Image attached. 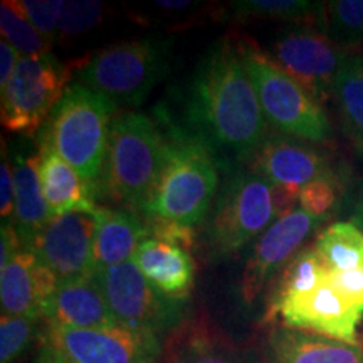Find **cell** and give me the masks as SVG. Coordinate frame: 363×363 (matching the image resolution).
I'll return each mask as SVG.
<instances>
[{"instance_id":"cell-1","label":"cell","mask_w":363,"mask_h":363,"mask_svg":"<svg viewBox=\"0 0 363 363\" xmlns=\"http://www.w3.org/2000/svg\"><path fill=\"white\" fill-rule=\"evenodd\" d=\"M185 123L217 153L252 162L271 133L239 45L220 39L195 67L185 96Z\"/></svg>"},{"instance_id":"cell-2","label":"cell","mask_w":363,"mask_h":363,"mask_svg":"<svg viewBox=\"0 0 363 363\" xmlns=\"http://www.w3.org/2000/svg\"><path fill=\"white\" fill-rule=\"evenodd\" d=\"M165 158L143 214L195 227L206 219L219 194L220 157L194 131L160 115Z\"/></svg>"},{"instance_id":"cell-3","label":"cell","mask_w":363,"mask_h":363,"mask_svg":"<svg viewBox=\"0 0 363 363\" xmlns=\"http://www.w3.org/2000/svg\"><path fill=\"white\" fill-rule=\"evenodd\" d=\"M165 145V135L155 120L136 111L118 115L94 197L145 212L160 175Z\"/></svg>"},{"instance_id":"cell-4","label":"cell","mask_w":363,"mask_h":363,"mask_svg":"<svg viewBox=\"0 0 363 363\" xmlns=\"http://www.w3.org/2000/svg\"><path fill=\"white\" fill-rule=\"evenodd\" d=\"M116 104L86 86L72 83L49 116L40 140L78 172L94 195L106 160Z\"/></svg>"},{"instance_id":"cell-5","label":"cell","mask_w":363,"mask_h":363,"mask_svg":"<svg viewBox=\"0 0 363 363\" xmlns=\"http://www.w3.org/2000/svg\"><path fill=\"white\" fill-rule=\"evenodd\" d=\"M170 45L155 35L108 45L79 67L78 83L116 106H140L169 72Z\"/></svg>"},{"instance_id":"cell-6","label":"cell","mask_w":363,"mask_h":363,"mask_svg":"<svg viewBox=\"0 0 363 363\" xmlns=\"http://www.w3.org/2000/svg\"><path fill=\"white\" fill-rule=\"evenodd\" d=\"M238 45L267 125L289 138L311 143L326 142L331 126L321 103L252 40H242Z\"/></svg>"},{"instance_id":"cell-7","label":"cell","mask_w":363,"mask_h":363,"mask_svg":"<svg viewBox=\"0 0 363 363\" xmlns=\"http://www.w3.org/2000/svg\"><path fill=\"white\" fill-rule=\"evenodd\" d=\"M276 222L272 184L252 170H239L219 189L208 212L203 242L212 259L238 252Z\"/></svg>"},{"instance_id":"cell-8","label":"cell","mask_w":363,"mask_h":363,"mask_svg":"<svg viewBox=\"0 0 363 363\" xmlns=\"http://www.w3.org/2000/svg\"><path fill=\"white\" fill-rule=\"evenodd\" d=\"M94 276L120 325L160 335L184 323L185 299L163 294L145 278L133 259L94 271Z\"/></svg>"},{"instance_id":"cell-9","label":"cell","mask_w":363,"mask_h":363,"mask_svg":"<svg viewBox=\"0 0 363 363\" xmlns=\"http://www.w3.org/2000/svg\"><path fill=\"white\" fill-rule=\"evenodd\" d=\"M69 69L52 54L21 57L2 89V125L12 133L34 135L61 101Z\"/></svg>"},{"instance_id":"cell-10","label":"cell","mask_w":363,"mask_h":363,"mask_svg":"<svg viewBox=\"0 0 363 363\" xmlns=\"http://www.w3.org/2000/svg\"><path fill=\"white\" fill-rule=\"evenodd\" d=\"M44 340L66 363H158L163 352L158 335L120 323L99 328L45 325Z\"/></svg>"},{"instance_id":"cell-11","label":"cell","mask_w":363,"mask_h":363,"mask_svg":"<svg viewBox=\"0 0 363 363\" xmlns=\"http://www.w3.org/2000/svg\"><path fill=\"white\" fill-rule=\"evenodd\" d=\"M267 56L296 79L316 101L323 103L333 89L340 67L350 54L325 33L311 27H299L281 34Z\"/></svg>"},{"instance_id":"cell-12","label":"cell","mask_w":363,"mask_h":363,"mask_svg":"<svg viewBox=\"0 0 363 363\" xmlns=\"http://www.w3.org/2000/svg\"><path fill=\"white\" fill-rule=\"evenodd\" d=\"M279 315L283 326L340 342L358 345L357 331L363 313L340 296L328 283L310 293L293 294L269 306L266 320Z\"/></svg>"},{"instance_id":"cell-13","label":"cell","mask_w":363,"mask_h":363,"mask_svg":"<svg viewBox=\"0 0 363 363\" xmlns=\"http://www.w3.org/2000/svg\"><path fill=\"white\" fill-rule=\"evenodd\" d=\"M96 212L72 211L52 217L30 251L59 281L76 279L94 272Z\"/></svg>"},{"instance_id":"cell-14","label":"cell","mask_w":363,"mask_h":363,"mask_svg":"<svg viewBox=\"0 0 363 363\" xmlns=\"http://www.w3.org/2000/svg\"><path fill=\"white\" fill-rule=\"evenodd\" d=\"M320 220L298 207L291 214L276 220L257 239L242 274V296L246 301L256 299L267 279L278 269H283Z\"/></svg>"},{"instance_id":"cell-15","label":"cell","mask_w":363,"mask_h":363,"mask_svg":"<svg viewBox=\"0 0 363 363\" xmlns=\"http://www.w3.org/2000/svg\"><path fill=\"white\" fill-rule=\"evenodd\" d=\"M57 283L54 272L40 264L33 251L22 249L0 266L2 315L44 320V310Z\"/></svg>"},{"instance_id":"cell-16","label":"cell","mask_w":363,"mask_h":363,"mask_svg":"<svg viewBox=\"0 0 363 363\" xmlns=\"http://www.w3.org/2000/svg\"><path fill=\"white\" fill-rule=\"evenodd\" d=\"M251 170L264 177L272 185L298 189L321 177L333 175L320 152L278 131L267 135L266 142L252 158Z\"/></svg>"},{"instance_id":"cell-17","label":"cell","mask_w":363,"mask_h":363,"mask_svg":"<svg viewBox=\"0 0 363 363\" xmlns=\"http://www.w3.org/2000/svg\"><path fill=\"white\" fill-rule=\"evenodd\" d=\"M44 320L45 325L69 328H99L118 323L94 272L83 278L59 281L44 310Z\"/></svg>"},{"instance_id":"cell-18","label":"cell","mask_w":363,"mask_h":363,"mask_svg":"<svg viewBox=\"0 0 363 363\" xmlns=\"http://www.w3.org/2000/svg\"><path fill=\"white\" fill-rule=\"evenodd\" d=\"M266 363H363V348L279 326L267 337Z\"/></svg>"},{"instance_id":"cell-19","label":"cell","mask_w":363,"mask_h":363,"mask_svg":"<svg viewBox=\"0 0 363 363\" xmlns=\"http://www.w3.org/2000/svg\"><path fill=\"white\" fill-rule=\"evenodd\" d=\"M133 261L145 278L167 296L185 299L192 291L195 264L185 249L148 238L136 247Z\"/></svg>"},{"instance_id":"cell-20","label":"cell","mask_w":363,"mask_h":363,"mask_svg":"<svg viewBox=\"0 0 363 363\" xmlns=\"http://www.w3.org/2000/svg\"><path fill=\"white\" fill-rule=\"evenodd\" d=\"M39 177L43 192L52 217L72 211H94L96 203L89 185L78 172L56 153L51 145L40 140Z\"/></svg>"},{"instance_id":"cell-21","label":"cell","mask_w":363,"mask_h":363,"mask_svg":"<svg viewBox=\"0 0 363 363\" xmlns=\"http://www.w3.org/2000/svg\"><path fill=\"white\" fill-rule=\"evenodd\" d=\"M158 363H249L203 320L184 321L172 331Z\"/></svg>"},{"instance_id":"cell-22","label":"cell","mask_w":363,"mask_h":363,"mask_svg":"<svg viewBox=\"0 0 363 363\" xmlns=\"http://www.w3.org/2000/svg\"><path fill=\"white\" fill-rule=\"evenodd\" d=\"M150 238L148 227L126 211L98 207L94 233V271L133 259L136 247Z\"/></svg>"},{"instance_id":"cell-23","label":"cell","mask_w":363,"mask_h":363,"mask_svg":"<svg viewBox=\"0 0 363 363\" xmlns=\"http://www.w3.org/2000/svg\"><path fill=\"white\" fill-rule=\"evenodd\" d=\"M13 185H16V208L13 227L27 251L52 220L51 211L45 202L39 177L38 157H19L13 163Z\"/></svg>"},{"instance_id":"cell-24","label":"cell","mask_w":363,"mask_h":363,"mask_svg":"<svg viewBox=\"0 0 363 363\" xmlns=\"http://www.w3.org/2000/svg\"><path fill=\"white\" fill-rule=\"evenodd\" d=\"M335 104L348 138L363 148V54H350L333 83Z\"/></svg>"},{"instance_id":"cell-25","label":"cell","mask_w":363,"mask_h":363,"mask_svg":"<svg viewBox=\"0 0 363 363\" xmlns=\"http://www.w3.org/2000/svg\"><path fill=\"white\" fill-rule=\"evenodd\" d=\"M315 247L330 271L363 267V230L353 222H337L326 227Z\"/></svg>"},{"instance_id":"cell-26","label":"cell","mask_w":363,"mask_h":363,"mask_svg":"<svg viewBox=\"0 0 363 363\" xmlns=\"http://www.w3.org/2000/svg\"><path fill=\"white\" fill-rule=\"evenodd\" d=\"M328 271L330 269L326 267L325 261L321 259L316 247L298 251L281 269L278 286L272 293L269 306L286 296L310 293L313 289H316L318 286L325 283Z\"/></svg>"},{"instance_id":"cell-27","label":"cell","mask_w":363,"mask_h":363,"mask_svg":"<svg viewBox=\"0 0 363 363\" xmlns=\"http://www.w3.org/2000/svg\"><path fill=\"white\" fill-rule=\"evenodd\" d=\"M0 29L6 40L22 57H43L51 54V43L26 19L13 0H4L0 6Z\"/></svg>"},{"instance_id":"cell-28","label":"cell","mask_w":363,"mask_h":363,"mask_svg":"<svg viewBox=\"0 0 363 363\" xmlns=\"http://www.w3.org/2000/svg\"><path fill=\"white\" fill-rule=\"evenodd\" d=\"M321 26L325 27V34L345 51L363 44V0L323 4Z\"/></svg>"},{"instance_id":"cell-29","label":"cell","mask_w":363,"mask_h":363,"mask_svg":"<svg viewBox=\"0 0 363 363\" xmlns=\"http://www.w3.org/2000/svg\"><path fill=\"white\" fill-rule=\"evenodd\" d=\"M234 16L271 17V19H299L311 13L323 12V4L299 2V0H242L233 4Z\"/></svg>"},{"instance_id":"cell-30","label":"cell","mask_w":363,"mask_h":363,"mask_svg":"<svg viewBox=\"0 0 363 363\" xmlns=\"http://www.w3.org/2000/svg\"><path fill=\"white\" fill-rule=\"evenodd\" d=\"M39 320L26 316L0 318V363H12L29 347Z\"/></svg>"},{"instance_id":"cell-31","label":"cell","mask_w":363,"mask_h":363,"mask_svg":"<svg viewBox=\"0 0 363 363\" xmlns=\"http://www.w3.org/2000/svg\"><path fill=\"white\" fill-rule=\"evenodd\" d=\"M104 6L96 0H76L65 2L57 33L62 38H78L98 26L103 19Z\"/></svg>"},{"instance_id":"cell-32","label":"cell","mask_w":363,"mask_h":363,"mask_svg":"<svg viewBox=\"0 0 363 363\" xmlns=\"http://www.w3.org/2000/svg\"><path fill=\"white\" fill-rule=\"evenodd\" d=\"M26 19L33 24L40 34L49 40L54 39L57 33L59 19H61L65 2L61 0H22L16 2Z\"/></svg>"},{"instance_id":"cell-33","label":"cell","mask_w":363,"mask_h":363,"mask_svg":"<svg viewBox=\"0 0 363 363\" xmlns=\"http://www.w3.org/2000/svg\"><path fill=\"white\" fill-rule=\"evenodd\" d=\"M337 202V180L335 175L321 177L306 184L299 192V207L308 214L321 219Z\"/></svg>"},{"instance_id":"cell-34","label":"cell","mask_w":363,"mask_h":363,"mask_svg":"<svg viewBox=\"0 0 363 363\" xmlns=\"http://www.w3.org/2000/svg\"><path fill=\"white\" fill-rule=\"evenodd\" d=\"M145 224L148 227L150 238L172 244V246L182 247L189 252L195 246L194 227L179 224V222L169 219H160V217H147Z\"/></svg>"},{"instance_id":"cell-35","label":"cell","mask_w":363,"mask_h":363,"mask_svg":"<svg viewBox=\"0 0 363 363\" xmlns=\"http://www.w3.org/2000/svg\"><path fill=\"white\" fill-rule=\"evenodd\" d=\"M325 283L363 313V267L350 271H328Z\"/></svg>"},{"instance_id":"cell-36","label":"cell","mask_w":363,"mask_h":363,"mask_svg":"<svg viewBox=\"0 0 363 363\" xmlns=\"http://www.w3.org/2000/svg\"><path fill=\"white\" fill-rule=\"evenodd\" d=\"M16 208V185H13V167L4 155L2 170H0V214L6 220L13 216Z\"/></svg>"},{"instance_id":"cell-37","label":"cell","mask_w":363,"mask_h":363,"mask_svg":"<svg viewBox=\"0 0 363 363\" xmlns=\"http://www.w3.org/2000/svg\"><path fill=\"white\" fill-rule=\"evenodd\" d=\"M21 57V54L11 44L6 43V40L0 43V91L6 88L9 81H11Z\"/></svg>"},{"instance_id":"cell-38","label":"cell","mask_w":363,"mask_h":363,"mask_svg":"<svg viewBox=\"0 0 363 363\" xmlns=\"http://www.w3.org/2000/svg\"><path fill=\"white\" fill-rule=\"evenodd\" d=\"M0 249H2L0 251V266L7 264L17 252L24 249L19 234H17L16 227L11 222L2 225V242H0Z\"/></svg>"},{"instance_id":"cell-39","label":"cell","mask_w":363,"mask_h":363,"mask_svg":"<svg viewBox=\"0 0 363 363\" xmlns=\"http://www.w3.org/2000/svg\"><path fill=\"white\" fill-rule=\"evenodd\" d=\"M35 363H66V362H65V358L59 355V353L54 350L52 347H49V345L44 343L43 352L39 353Z\"/></svg>"},{"instance_id":"cell-40","label":"cell","mask_w":363,"mask_h":363,"mask_svg":"<svg viewBox=\"0 0 363 363\" xmlns=\"http://www.w3.org/2000/svg\"><path fill=\"white\" fill-rule=\"evenodd\" d=\"M157 7L167 9V11H184L190 6H194V2H189V0H182V2H174V0H157Z\"/></svg>"},{"instance_id":"cell-41","label":"cell","mask_w":363,"mask_h":363,"mask_svg":"<svg viewBox=\"0 0 363 363\" xmlns=\"http://www.w3.org/2000/svg\"><path fill=\"white\" fill-rule=\"evenodd\" d=\"M355 219L358 220V227L363 230V179L360 182V187H358V194H357Z\"/></svg>"}]
</instances>
